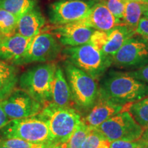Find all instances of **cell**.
<instances>
[{
	"label": "cell",
	"mask_w": 148,
	"mask_h": 148,
	"mask_svg": "<svg viewBox=\"0 0 148 148\" xmlns=\"http://www.w3.org/2000/svg\"><path fill=\"white\" fill-rule=\"evenodd\" d=\"M64 75L71 89L74 106L86 112L95 103L99 92L96 80L66 60L63 63Z\"/></svg>",
	"instance_id": "obj_4"
},
{
	"label": "cell",
	"mask_w": 148,
	"mask_h": 148,
	"mask_svg": "<svg viewBox=\"0 0 148 148\" xmlns=\"http://www.w3.org/2000/svg\"><path fill=\"white\" fill-rule=\"evenodd\" d=\"M136 29L125 24L116 25L108 31V39L101 51L108 57H113L129 38L134 36Z\"/></svg>",
	"instance_id": "obj_18"
},
{
	"label": "cell",
	"mask_w": 148,
	"mask_h": 148,
	"mask_svg": "<svg viewBox=\"0 0 148 148\" xmlns=\"http://www.w3.org/2000/svg\"><path fill=\"white\" fill-rule=\"evenodd\" d=\"M95 30L92 27L77 21L56 26L52 30V34L58 38L62 45L76 47L89 42Z\"/></svg>",
	"instance_id": "obj_12"
},
{
	"label": "cell",
	"mask_w": 148,
	"mask_h": 148,
	"mask_svg": "<svg viewBox=\"0 0 148 148\" xmlns=\"http://www.w3.org/2000/svg\"><path fill=\"white\" fill-rule=\"evenodd\" d=\"M51 103L60 107H73L74 105L69 85L60 66H57L53 80Z\"/></svg>",
	"instance_id": "obj_16"
},
{
	"label": "cell",
	"mask_w": 148,
	"mask_h": 148,
	"mask_svg": "<svg viewBox=\"0 0 148 148\" xmlns=\"http://www.w3.org/2000/svg\"><path fill=\"white\" fill-rule=\"evenodd\" d=\"M127 73L136 79L148 84V64L139 68V69L132 71H129Z\"/></svg>",
	"instance_id": "obj_30"
},
{
	"label": "cell",
	"mask_w": 148,
	"mask_h": 148,
	"mask_svg": "<svg viewBox=\"0 0 148 148\" xmlns=\"http://www.w3.org/2000/svg\"><path fill=\"white\" fill-rule=\"evenodd\" d=\"M0 148H10L8 147H7V146H5L4 145H3V144L0 143Z\"/></svg>",
	"instance_id": "obj_35"
},
{
	"label": "cell",
	"mask_w": 148,
	"mask_h": 148,
	"mask_svg": "<svg viewBox=\"0 0 148 148\" xmlns=\"http://www.w3.org/2000/svg\"><path fill=\"white\" fill-rule=\"evenodd\" d=\"M0 134L2 138H18L31 143L54 146L47 121L38 114L10 120L0 130Z\"/></svg>",
	"instance_id": "obj_6"
},
{
	"label": "cell",
	"mask_w": 148,
	"mask_h": 148,
	"mask_svg": "<svg viewBox=\"0 0 148 148\" xmlns=\"http://www.w3.org/2000/svg\"><path fill=\"white\" fill-rule=\"evenodd\" d=\"M99 91L117 104L125 106L148 96V84L127 72L111 71L103 77Z\"/></svg>",
	"instance_id": "obj_1"
},
{
	"label": "cell",
	"mask_w": 148,
	"mask_h": 148,
	"mask_svg": "<svg viewBox=\"0 0 148 148\" xmlns=\"http://www.w3.org/2000/svg\"><path fill=\"white\" fill-rule=\"evenodd\" d=\"M146 3L127 0L125 6L122 23L136 29L141 16L143 14Z\"/></svg>",
	"instance_id": "obj_20"
},
{
	"label": "cell",
	"mask_w": 148,
	"mask_h": 148,
	"mask_svg": "<svg viewBox=\"0 0 148 148\" xmlns=\"http://www.w3.org/2000/svg\"><path fill=\"white\" fill-rule=\"evenodd\" d=\"M51 148H60L59 147H58V146H54V147H51Z\"/></svg>",
	"instance_id": "obj_41"
},
{
	"label": "cell",
	"mask_w": 148,
	"mask_h": 148,
	"mask_svg": "<svg viewBox=\"0 0 148 148\" xmlns=\"http://www.w3.org/2000/svg\"><path fill=\"white\" fill-rule=\"evenodd\" d=\"M139 140L144 142V143H147L148 145V128L143 131V134H142L141 137H140Z\"/></svg>",
	"instance_id": "obj_33"
},
{
	"label": "cell",
	"mask_w": 148,
	"mask_h": 148,
	"mask_svg": "<svg viewBox=\"0 0 148 148\" xmlns=\"http://www.w3.org/2000/svg\"><path fill=\"white\" fill-rule=\"evenodd\" d=\"M0 143L10 148H51L54 146L34 143L18 138H1Z\"/></svg>",
	"instance_id": "obj_26"
},
{
	"label": "cell",
	"mask_w": 148,
	"mask_h": 148,
	"mask_svg": "<svg viewBox=\"0 0 148 148\" xmlns=\"http://www.w3.org/2000/svg\"><path fill=\"white\" fill-rule=\"evenodd\" d=\"M62 54L73 65L86 72L95 80L104 75L112 64V59L90 42L76 47H67Z\"/></svg>",
	"instance_id": "obj_5"
},
{
	"label": "cell",
	"mask_w": 148,
	"mask_h": 148,
	"mask_svg": "<svg viewBox=\"0 0 148 148\" xmlns=\"http://www.w3.org/2000/svg\"><path fill=\"white\" fill-rule=\"evenodd\" d=\"M127 111L144 130L148 128V96L129 105Z\"/></svg>",
	"instance_id": "obj_22"
},
{
	"label": "cell",
	"mask_w": 148,
	"mask_h": 148,
	"mask_svg": "<svg viewBox=\"0 0 148 148\" xmlns=\"http://www.w3.org/2000/svg\"><path fill=\"white\" fill-rule=\"evenodd\" d=\"M127 1V0H102L103 3L106 5L111 13L121 21L123 18Z\"/></svg>",
	"instance_id": "obj_27"
},
{
	"label": "cell",
	"mask_w": 148,
	"mask_h": 148,
	"mask_svg": "<svg viewBox=\"0 0 148 148\" xmlns=\"http://www.w3.org/2000/svg\"><path fill=\"white\" fill-rule=\"evenodd\" d=\"M32 40L16 32L10 36L3 37L0 41V59L18 65L28 51Z\"/></svg>",
	"instance_id": "obj_14"
},
{
	"label": "cell",
	"mask_w": 148,
	"mask_h": 148,
	"mask_svg": "<svg viewBox=\"0 0 148 148\" xmlns=\"http://www.w3.org/2000/svg\"><path fill=\"white\" fill-rule=\"evenodd\" d=\"M139 148H148V145L142 146V147H139Z\"/></svg>",
	"instance_id": "obj_39"
},
{
	"label": "cell",
	"mask_w": 148,
	"mask_h": 148,
	"mask_svg": "<svg viewBox=\"0 0 148 148\" xmlns=\"http://www.w3.org/2000/svg\"><path fill=\"white\" fill-rule=\"evenodd\" d=\"M143 15L145 16V17L148 18V4H147V3H146L145 10H144V12H143Z\"/></svg>",
	"instance_id": "obj_34"
},
{
	"label": "cell",
	"mask_w": 148,
	"mask_h": 148,
	"mask_svg": "<svg viewBox=\"0 0 148 148\" xmlns=\"http://www.w3.org/2000/svg\"><path fill=\"white\" fill-rule=\"evenodd\" d=\"M147 144L138 140L135 141H127V140H114L110 142L109 148H139L142 146L147 145Z\"/></svg>",
	"instance_id": "obj_29"
},
{
	"label": "cell",
	"mask_w": 148,
	"mask_h": 148,
	"mask_svg": "<svg viewBox=\"0 0 148 148\" xmlns=\"http://www.w3.org/2000/svg\"><path fill=\"white\" fill-rule=\"evenodd\" d=\"M38 114L47 121L54 146L65 143L82 121L81 114L73 107H60L51 102Z\"/></svg>",
	"instance_id": "obj_2"
},
{
	"label": "cell",
	"mask_w": 148,
	"mask_h": 148,
	"mask_svg": "<svg viewBox=\"0 0 148 148\" xmlns=\"http://www.w3.org/2000/svg\"><path fill=\"white\" fill-rule=\"evenodd\" d=\"M107 39H108V31L105 32V31L95 30V32L92 34L89 42L101 51L103 47L106 44Z\"/></svg>",
	"instance_id": "obj_28"
},
{
	"label": "cell",
	"mask_w": 148,
	"mask_h": 148,
	"mask_svg": "<svg viewBox=\"0 0 148 148\" xmlns=\"http://www.w3.org/2000/svg\"><path fill=\"white\" fill-rule=\"evenodd\" d=\"M136 34L148 41V18L145 16L141 17L136 29Z\"/></svg>",
	"instance_id": "obj_31"
},
{
	"label": "cell",
	"mask_w": 148,
	"mask_h": 148,
	"mask_svg": "<svg viewBox=\"0 0 148 148\" xmlns=\"http://www.w3.org/2000/svg\"><path fill=\"white\" fill-rule=\"evenodd\" d=\"M90 1H102V0H90Z\"/></svg>",
	"instance_id": "obj_40"
},
{
	"label": "cell",
	"mask_w": 148,
	"mask_h": 148,
	"mask_svg": "<svg viewBox=\"0 0 148 148\" xmlns=\"http://www.w3.org/2000/svg\"><path fill=\"white\" fill-rule=\"evenodd\" d=\"M3 37H4V36H3L2 34H1V32H0V41H1V40L3 39Z\"/></svg>",
	"instance_id": "obj_37"
},
{
	"label": "cell",
	"mask_w": 148,
	"mask_h": 148,
	"mask_svg": "<svg viewBox=\"0 0 148 148\" xmlns=\"http://www.w3.org/2000/svg\"><path fill=\"white\" fill-rule=\"evenodd\" d=\"M91 130L82 120L69 139L65 143L56 146L60 148H81L82 143Z\"/></svg>",
	"instance_id": "obj_23"
},
{
	"label": "cell",
	"mask_w": 148,
	"mask_h": 148,
	"mask_svg": "<svg viewBox=\"0 0 148 148\" xmlns=\"http://www.w3.org/2000/svg\"><path fill=\"white\" fill-rule=\"evenodd\" d=\"M96 1L59 0L49 5V21L56 26L75 23L84 19L89 14Z\"/></svg>",
	"instance_id": "obj_8"
},
{
	"label": "cell",
	"mask_w": 148,
	"mask_h": 148,
	"mask_svg": "<svg viewBox=\"0 0 148 148\" xmlns=\"http://www.w3.org/2000/svg\"><path fill=\"white\" fill-rule=\"evenodd\" d=\"M128 1H137V2H142L143 0H128Z\"/></svg>",
	"instance_id": "obj_36"
},
{
	"label": "cell",
	"mask_w": 148,
	"mask_h": 148,
	"mask_svg": "<svg viewBox=\"0 0 148 148\" xmlns=\"http://www.w3.org/2000/svg\"><path fill=\"white\" fill-rule=\"evenodd\" d=\"M36 0H0V8L7 10L19 18L36 6Z\"/></svg>",
	"instance_id": "obj_21"
},
{
	"label": "cell",
	"mask_w": 148,
	"mask_h": 148,
	"mask_svg": "<svg viewBox=\"0 0 148 148\" xmlns=\"http://www.w3.org/2000/svg\"><path fill=\"white\" fill-rule=\"evenodd\" d=\"M10 121V119L3 110V107L1 104V101H0V130L4 127Z\"/></svg>",
	"instance_id": "obj_32"
},
{
	"label": "cell",
	"mask_w": 148,
	"mask_h": 148,
	"mask_svg": "<svg viewBox=\"0 0 148 148\" xmlns=\"http://www.w3.org/2000/svg\"><path fill=\"white\" fill-rule=\"evenodd\" d=\"M110 142L96 129H92L81 148H109Z\"/></svg>",
	"instance_id": "obj_25"
},
{
	"label": "cell",
	"mask_w": 148,
	"mask_h": 148,
	"mask_svg": "<svg viewBox=\"0 0 148 148\" xmlns=\"http://www.w3.org/2000/svg\"><path fill=\"white\" fill-rule=\"evenodd\" d=\"M3 110L10 120L27 118L38 114L43 106L23 90H14L1 101Z\"/></svg>",
	"instance_id": "obj_11"
},
{
	"label": "cell",
	"mask_w": 148,
	"mask_h": 148,
	"mask_svg": "<svg viewBox=\"0 0 148 148\" xmlns=\"http://www.w3.org/2000/svg\"><path fill=\"white\" fill-rule=\"evenodd\" d=\"M61 52V45L51 33L40 32L33 38L28 51L18 65L47 62L55 60Z\"/></svg>",
	"instance_id": "obj_10"
},
{
	"label": "cell",
	"mask_w": 148,
	"mask_h": 148,
	"mask_svg": "<svg viewBox=\"0 0 148 148\" xmlns=\"http://www.w3.org/2000/svg\"><path fill=\"white\" fill-rule=\"evenodd\" d=\"M124 107L112 102L99 91L95 103L86 112V115L82 117V120L90 128L95 129L103 122L121 112Z\"/></svg>",
	"instance_id": "obj_13"
},
{
	"label": "cell",
	"mask_w": 148,
	"mask_h": 148,
	"mask_svg": "<svg viewBox=\"0 0 148 148\" xmlns=\"http://www.w3.org/2000/svg\"><path fill=\"white\" fill-rule=\"evenodd\" d=\"M148 64V41L143 37H131L112 59V64L120 69H137Z\"/></svg>",
	"instance_id": "obj_9"
},
{
	"label": "cell",
	"mask_w": 148,
	"mask_h": 148,
	"mask_svg": "<svg viewBox=\"0 0 148 148\" xmlns=\"http://www.w3.org/2000/svg\"><path fill=\"white\" fill-rule=\"evenodd\" d=\"M45 23V18L36 5L18 18L16 33L27 38H34Z\"/></svg>",
	"instance_id": "obj_17"
},
{
	"label": "cell",
	"mask_w": 148,
	"mask_h": 148,
	"mask_svg": "<svg viewBox=\"0 0 148 148\" xmlns=\"http://www.w3.org/2000/svg\"><path fill=\"white\" fill-rule=\"evenodd\" d=\"M18 18L7 10L0 8V32L4 37L16 32Z\"/></svg>",
	"instance_id": "obj_24"
},
{
	"label": "cell",
	"mask_w": 148,
	"mask_h": 148,
	"mask_svg": "<svg viewBox=\"0 0 148 148\" xmlns=\"http://www.w3.org/2000/svg\"><path fill=\"white\" fill-rule=\"evenodd\" d=\"M95 129L99 131L109 142L117 140H138L144 131L127 110H122Z\"/></svg>",
	"instance_id": "obj_7"
},
{
	"label": "cell",
	"mask_w": 148,
	"mask_h": 148,
	"mask_svg": "<svg viewBox=\"0 0 148 148\" xmlns=\"http://www.w3.org/2000/svg\"><path fill=\"white\" fill-rule=\"evenodd\" d=\"M79 22L92 27L95 30L105 32L110 30L116 25L123 24L121 20L111 13L102 1L95 3L88 16Z\"/></svg>",
	"instance_id": "obj_15"
},
{
	"label": "cell",
	"mask_w": 148,
	"mask_h": 148,
	"mask_svg": "<svg viewBox=\"0 0 148 148\" xmlns=\"http://www.w3.org/2000/svg\"><path fill=\"white\" fill-rule=\"evenodd\" d=\"M18 82V70L15 65L0 60V101L6 99Z\"/></svg>",
	"instance_id": "obj_19"
},
{
	"label": "cell",
	"mask_w": 148,
	"mask_h": 148,
	"mask_svg": "<svg viewBox=\"0 0 148 148\" xmlns=\"http://www.w3.org/2000/svg\"><path fill=\"white\" fill-rule=\"evenodd\" d=\"M56 68L54 62H45L29 68L18 78L19 87L45 106L51 102V88Z\"/></svg>",
	"instance_id": "obj_3"
},
{
	"label": "cell",
	"mask_w": 148,
	"mask_h": 148,
	"mask_svg": "<svg viewBox=\"0 0 148 148\" xmlns=\"http://www.w3.org/2000/svg\"><path fill=\"white\" fill-rule=\"evenodd\" d=\"M142 3H147V4H148V0H143V1H142Z\"/></svg>",
	"instance_id": "obj_38"
}]
</instances>
